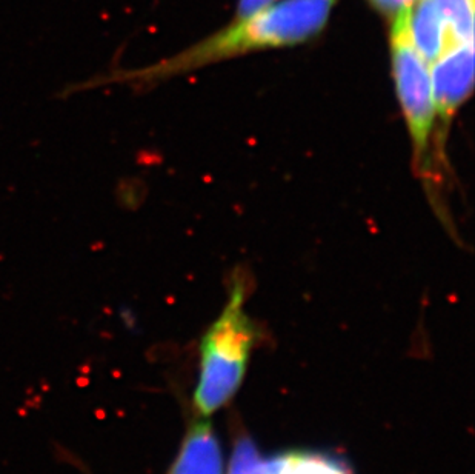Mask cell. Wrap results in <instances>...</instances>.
I'll list each match as a JSON object with an SVG mask.
<instances>
[{"label": "cell", "instance_id": "6da1fadb", "mask_svg": "<svg viewBox=\"0 0 475 474\" xmlns=\"http://www.w3.org/2000/svg\"><path fill=\"white\" fill-rule=\"evenodd\" d=\"M337 0H285L217 32L206 41L157 65L117 75V82H155L248 51L306 42L319 34Z\"/></svg>", "mask_w": 475, "mask_h": 474}, {"label": "cell", "instance_id": "7a4b0ae2", "mask_svg": "<svg viewBox=\"0 0 475 474\" xmlns=\"http://www.w3.org/2000/svg\"><path fill=\"white\" fill-rule=\"evenodd\" d=\"M245 284L235 282L229 299L202 342L200 374L194 392L195 410L209 416L239 389L254 346V325L245 311Z\"/></svg>", "mask_w": 475, "mask_h": 474}, {"label": "cell", "instance_id": "3957f363", "mask_svg": "<svg viewBox=\"0 0 475 474\" xmlns=\"http://www.w3.org/2000/svg\"><path fill=\"white\" fill-rule=\"evenodd\" d=\"M411 8L394 16L391 32V57L395 90L414 143L415 165L426 168L429 140L435 127L430 66L417 51L409 32Z\"/></svg>", "mask_w": 475, "mask_h": 474}, {"label": "cell", "instance_id": "277c9868", "mask_svg": "<svg viewBox=\"0 0 475 474\" xmlns=\"http://www.w3.org/2000/svg\"><path fill=\"white\" fill-rule=\"evenodd\" d=\"M430 81L435 117L446 127L472 91L473 44H458L446 48L430 65Z\"/></svg>", "mask_w": 475, "mask_h": 474}, {"label": "cell", "instance_id": "5b68a950", "mask_svg": "<svg viewBox=\"0 0 475 474\" xmlns=\"http://www.w3.org/2000/svg\"><path fill=\"white\" fill-rule=\"evenodd\" d=\"M169 474H223L220 445L208 422L191 426Z\"/></svg>", "mask_w": 475, "mask_h": 474}, {"label": "cell", "instance_id": "8992f818", "mask_svg": "<svg viewBox=\"0 0 475 474\" xmlns=\"http://www.w3.org/2000/svg\"><path fill=\"white\" fill-rule=\"evenodd\" d=\"M409 32L414 47L429 66L446 48L452 47L443 17L434 0H417L411 7Z\"/></svg>", "mask_w": 475, "mask_h": 474}, {"label": "cell", "instance_id": "52a82bcc", "mask_svg": "<svg viewBox=\"0 0 475 474\" xmlns=\"http://www.w3.org/2000/svg\"><path fill=\"white\" fill-rule=\"evenodd\" d=\"M452 45L473 44V0H434Z\"/></svg>", "mask_w": 475, "mask_h": 474}, {"label": "cell", "instance_id": "ba28073f", "mask_svg": "<svg viewBox=\"0 0 475 474\" xmlns=\"http://www.w3.org/2000/svg\"><path fill=\"white\" fill-rule=\"evenodd\" d=\"M279 474H351L349 468L338 459L315 454H285Z\"/></svg>", "mask_w": 475, "mask_h": 474}, {"label": "cell", "instance_id": "9c48e42d", "mask_svg": "<svg viewBox=\"0 0 475 474\" xmlns=\"http://www.w3.org/2000/svg\"><path fill=\"white\" fill-rule=\"evenodd\" d=\"M282 462L283 456L263 459L255 447L243 439L235 447L229 474H279Z\"/></svg>", "mask_w": 475, "mask_h": 474}, {"label": "cell", "instance_id": "30bf717a", "mask_svg": "<svg viewBox=\"0 0 475 474\" xmlns=\"http://www.w3.org/2000/svg\"><path fill=\"white\" fill-rule=\"evenodd\" d=\"M417 0H371V4L386 16H397L400 11L411 8Z\"/></svg>", "mask_w": 475, "mask_h": 474}, {"label": "cell", "instance_id": "8fae6325", "mask_svg": "<svg viewBox=\"0 0 475 474\" xmlns=\"http://www.w3.org/2000/svg\"><path fill=\"white\" fill-rule=\"evenodd\" d=\"M272 0H240L239 4V19L255 14L257 11L271 5Z\"/></svg>", "mask_w": 475, "mask_h": 474}]
</instances>
